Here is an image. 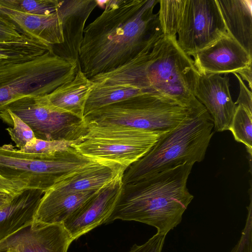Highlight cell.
Segmentation results:
<instances>
[{"label":"cell","instance_id":"1","mask_svg":"<svg viewBox=\"0 0 252 252\" xmlns=\"http://www.w3.org/2000/svg\"><path fill=\"white\" fill-rule=\"evenodd\" d=\"M159 0H109L84 31L79 67L89 79L128 63L162 35Z\"/></svg>","mask_w":252,"mask_h":252},{"label":"cell","instance_id":"2","mask_svg":"<svg viewBox=\"0 0 252 252\" xmlns=\"http://www.w3.org/2000/svg\"><path fill=\"white\" fill-rule=\"evenodd\" d=\"M200 75L176 36L163 34L128 63L90 80L94 84L136 88L189 107L197 101L194 91Z\"/></svg>","mask_w":252,"mask_h":252},{"label":"cell","instance_id":"3","mask_svg":"<svg viewBox=\"0 0 252 252\" xmlns=\"http://www.w3.org/2000/svg\"><path fill=\"white\" fill-rule=\"evenodd\" d=\"M193 165L184 164L124 185L118 201L105 223L120 220L152 226L166 235L182 221L193 198L187 181Z\"/></svg>","mask_w":252,"mask_h":252},{"label":"cell","instance_id":"4","mask_svg":"<svg viewBox=\"0 0 252 252\" xmlns=\"http://www.w3.org/2000/svg\"><path fill=\"white\" fill-rule=\"evenodd\" d=\"M212 119L198 100L174 129L162 135L144 156L124 172V185L184 164L193 165L205 158L214 134Z\"/></svg>","mask_w":252,"mask_h":252},{"label":"cell","instance_id":"5","mask_svg":"<svg viewBox=\"0 0 252 252\" xmlns=\"http://www.w3.org/2000/svg\"><path fill=\"white\" fill-rule=\"evenodd\" d=\"M79 65L52 50L30 59L0 60V110L21 98L51 93L72 80Z\"/></svg>","mask_w":252,"mask_h":252},{"label":"cell","instance_id":"6","mask_svg":"<svg viewBox=\"0 0 252 252\" xmlns=\"http://www.w3.org/2000/svg\"><path fill=\"white\" fill-rule=\"evenodd\" d=\"M158 4L163 33L175 35L190 57L227 33L216 0H159Z\"/></svg>","mask_w":252,"mask_h":252},{"label":"cell","instance_id":"7","mask_svg":"<svg viewBox=\"0 0 252 252\" xmlns=\"http://www.w3.org/2000/svg\"><path fill=\"white\" fill-rule=\"evenodd\" d=\"M78 152L118 173H123L144 156L163 134L113 124L90 123Z\"/></svg>","mask_w":252,"mask_h":252},{"label":"cell","instance_id":"8","mask_svg":"<svg viewBox=\"0 0 252 252\" xmlns=\"http://www.w3.org/2000/svg\"><path fill=\"white\" fill-rule=\"evenodd\" d=\"M193 105L186 107L146 93L91 111L84 120L87 124H113L164 134L176 128Z\"/></svg>","mask_w":252,"mask_h":252},{"label":"cell","instance_id":"9","mask_svg":"<svg viewBox=\"0 0 252 252\" xmlns=\"http://www.w3.org/2000/svg\"><path fill=\"white\" fill-rule=\"evenodd\" d=\"M93 161L72 146L53 155L22 152L10 144L0 146V175L44 192Z\"/></svg>","mask_w":252,"mask_h":252},{"label":"cell","instance_id":"10","mask_svg":"<svg viewBox=\"0 0 252 252\" xmlns=\"http://www.w3.org/2000/svg\"><path fill=\"white\" fill-rule=\"evenodd\" d=\"M6 108L25 122L38 139L75 141L87 131L85 120L43 104L35 96L17 100Z\"/></svg>","mask_w":252,"mask_h":252},{"label":"cell","instance_id":"11","mask_svg":"<svg viewBox=\"0 0 252 252\" xmlns=\"http://www.w3.org/2000/svg\"><path fill=\"white\" fill-rule=\"evenodd\" d=\"M123 174L120 173L64 220L63 225L73 240L105 223L122 193Z\"/></svg>","mask_w":252,"mask_h":252},{"label":"cell","instance_id":"12","mask_svg":"<svg viewBox=\"0 0 252 252\" xmlns=\"http://www.w3.org/2000/svg\"><path fill=\"white\" fill-rule=\"evenodd\" d=\"M73 239L63 223L31 224L0 241V252H67Z\"/></svg>","mask_w":252,"mask_h":252},{"label":"cell","instance_id":"13","mask_svg":"<svg viewBox=\"0 0 252 252\" xmlns=\"http://www.w3.org/2000/svg\"><path fill=\"white\" fill-rule=\"evenodd\" d=\"M191 56L200 75L238 74L252 66V56L228 33Z\"/></svg>","mask_w":252,"mask_h":252},{"label":"cell","instance_id":"14","mask_svg":"<svg viewBox=\"0 0 252 252\" xmlns=\"http://www.w3.org/2000/svg\"><path fill=\"white\" fill-rule=\"evenodd\" d=\"M194 95L210 115L215 131L229 129L237 105L231 96L227 76L200 75Z\"/></svg>","mask_w":252,"mask_h":252},{"label":"cell","instance_id":"15","mask_svg":"<svg viewBox=\"0 0 252 252\" xmlns=\"http://www.w3.org/2000/svg\"><path fill=\"white\" fill-rule=\"evenodd\" d=\"M97 5L95 0H63L58 10L62 22L63 41L52 46L56 55L79 64V54L85 25Z\"/></svg>","mask_w":252,"mask_h":252},{"label":"cell","instance_id":"16","mask_svg":"<svg viewBox=\"0 0 252 252\" xmlns=\"http://www.w3.org/2000/svg\"><path fill=\"white\" fill-rule=\"evenodd\" d=\"M0 18L31 39L52 46L63 41L62 22L58 10L48 15H37L0 5Z\"/></svg>","mask_w":252,"mask_h":252},{"label":"cell","instance_id":"17","mask_svg":"<svg viewBox=\"0 0 252 252\" xmlns=\"http://www.w3.org/2000/svg\"><path fill=\"white\" fill-rule=\"evenodd\" d=\"M99 190L63 192L49 189L41 199L32 224L63 223Z\"/></svg>","mask_w":252,"mask_h":252},{"label":"cell","instance_id":"18","mask_svg":"<svg viewBox=\"0 0 252 252\" xmlns=\"http://www.w3.org/2000/svg\"><path fill=\"white\" fill-rule=\"evenodd\" d=\"M93 84L79 66L78 71L72 80L62 84L46 95L35 97L43 104L84 120L85 105Z\"/></svg>","mask_w":252,"mask_h":252},{"label":"cell","instance_id":"19","mask_svg":"<svg viewBox=\"0 0 252 252\" xmlns=\"http://www.w3.org/2000/svg\"><path fill=\"white\" fill-rule=\"evenodd\" d=\"M44 193L39 189L26 188L0 210V241L32 223Z\"/></svg>","mask_w":252,"mask_h":252},{"label":"cell","instance_id":"20","mask_svg":"<svg viewBox=\"0 0 252 252\" xmlns=\"http://www.w3.org/2000/svg\"><path fill=\"white\" fill-rule=\"evenodd\" d=\"M227 33L252 56V0H216Z\"/></svg>","mask_w":252,"mask_h":252},{"label":"cell","instance_id":"21","mask_svg":"<svg viewBox=\"0 0 252 252\" xmlns=\"http://www.w3.org/2000/svg\"><path fill=\"white\" fill-rule=\"evenodd\" d=\"M120 173H118L93 161L58 182L49 189L63 192L97 190L107 185Z\"/></svg>","mask_w":252,"mask_h":252},{"label":"cell","instance_id":"22","mask_svg":"<svg viewBox=\"0 0 252 252\" xmlns=\"http://www.w3.org/2000/svg\"><path fill=\"white\" fill-rule=\"evenodd\" d=\"M144 93L146 92L130 86L93 83L86 99L84 116L96 109Z\"/></svg>","mask_w":252,"mask_h":252},{"label":"cell","instance_id":"23","mask_svg":"<svg viewBox=\"0 0 252 252\" xmlns=\"http://www.w3.org/2000/svg\"><path fill=\"white\" fill-rule=\"evenodd\" d=\"M62 1L58 0H0V5L21 12L48 15L56 12Z\"/></svg>","mask_w":252,"mask_h":252},{"label":"cell","instance_id":"24","mask_svg":"<svg viewBox=\"0 0 252 252\" xmlns=\"http://www.w3.org/2000/svg\"><path fill=\"white\" fill-rule=\"evenodd\" d=\"M229 130L235 140L246 146L250 157L252 155V113L241 105H237L236 110Z\"/></svg>","mask_w":252,"mask_h":252},{"label":"cell","instance_id":"25","mask_svg":"<svg viewBox=\"0 0 252 252\" xmlns=\"http://www.w3.org/2000/svg\"><path fill=\"white\" fill-rule=\"evenodd\" d=\"M0 119L12 126L6 130L19 150L35 138L30 127L8 109L6 108L0 110Z\"/></svg>","mask_w":252,"mask_h":252},{"label":"cell","instance_id":"26","mask_svg":"<svg viewBox=\"0 0 252 252\" xmlns=\"http://www.w3.org/2000/svg\"><path fill=\"white\" fill-rule=\"evenodd\" d=\"M81 140L82 139L75 141L44 140L35 138L19 150L26 153L53 155L68 149Z\"/></svg>","mask_w":252,"mask_h":252},{"label":"cell","instance_id":"27","mask_svg":"<svg viewBox=\"0 0 252 252\" xmlns=\"http://www.w3.org/2000/svg\"><path fill=\"white\" fill-rule=\"evenodd\" d=\"M250 203L248 207V214L246 224L242 235L231 252H252V193L250 192Z\"/></svg>","mask_w":252,"mask_h":252},{"label":"cell","instance_id":"28","mask_svg":"<svg viewBox=\"0 0 252 252\" xmlns=\"http://www.w3.org/2000/svg\"><path fill=\"white\" fill-rule=\"evenodd\" d=\"M165 236L157 232L145 243L133 245L128 252H162Z\"/></svg>","mask_w":252,"mask_h":252},{"label":"cell","instance_id":"29","mask_svg":"<svg viewBox=\"0 0 252 252\" xmlns=\"http://www.w3.org/2000/svg\"><path fill=\"white\" fill-rule=\"evenodd\" d=\"M27 37L16 30L12 25L0 18V43L20 41Z\"/></svg>","mask_w":252,"mask_h":252},{"label":"cell","instance_id":"30","mask_svg":"<svg viewBox=\"0 0 252 252\" xmlns=\"http://www.w3.org/2000/svg\"><path fill=\"white\" fill-rule=\"evenodd\" d=\"M237 78L239 85L240 92L235 104L244 107L249 112L252 113V92L246 86L240 76L236 73H233Z\"/></svg>","mask_w":252,"mask_h":252},{"label":"cell","instance_id":"31","mask_svg":"<svg viewBox=\"0 0 252 252\" xmlns=\"http://www.w3.org/2000/svg\"><path fill=\"white\" fill-rule=\"evenodd\" d=\"M26 188H28L25 185L9 180L0 175V192L15 195Z\"/></svg>","mask_w":252,"mask_h":252},{"label":"cell","instance_id":"32","mask_svg":"<svg viewBox=\"0 0 252 252\" xmlns=\"http://www.w3.org/2000/svg\"><path fill=\"white\" fill-rule=\"evenodd\" d=\"M238 74L242 79L246 81L249 83L250 91H252V66L247 67L240 71Z\"/></svg>","mask_w":252,"mask_h":252},{"label":"cell","instance_id":"33","mask_svg":"<svg viewBox=\"0 0 252 252\" xmlns=\"http://www.w3.org/2000/svg\"><path fill=\"white\" fill-rule=\"evenodd\" d=\"M15 195L0 192V210L8 205Z\"/></svg>","mask_w":252,"mask_h":252}]
</instances>
